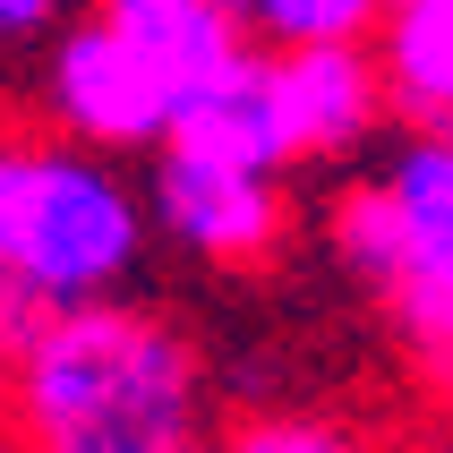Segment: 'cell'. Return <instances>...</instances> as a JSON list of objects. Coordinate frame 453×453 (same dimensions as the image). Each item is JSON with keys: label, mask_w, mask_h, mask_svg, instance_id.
Returning a JSON list of instances; mask_svg holds the SVG:
<instances>
[{"label": "cell", "mask_w": 453, "mask_h": 453, "mask_svg": "<svg viewBox=\"0 0 453 453\" xmlns=\"http://www.w3.org/2000/svg\"><path fill=\"white\" fill-rule=\"evenodd\" d=\"M223 445L231 453H377L359 428H342V419H326V411H257V419H240Z\"/></svg>", "instance_id": "cell-10"}, {"label": "cell", "mask_w": 453, "mask_h": 453, "mask_svg": "<svg viewBox=\"0 0 453 453\" xmlns=\"http://www.w3.org/2000/svg\"><path fill=\"white\" fill-rule=\"evenodd\" d=\"M0 453H18V445H0Z\"/></svg>", "instance_id": "cell-16"}, {"label": "cell", "mask_w": 453, "mask_h": 453, "mask_svg": "<svg viewBox=\"0 0 453 453\" xmlns=\"http://www.w3.org/2000/svg\"><path fill=\"white\" fill-rule=\"evenodd\" d=\"M60 18H69V0H0V51L43 43V35H51Z\"/></svg>", "instance_id": "cell-12"}, {"label": "cell", "mask_w": 453, "mask_h": 453, "mask_svg": "<svg viewBox=\"0 0 453 453\" xmlns=\"http://www.w3.org/2000/svg\"><path fill=\"white\" fill-rule=\"evenodd\" d=\"M377 60L411 128H453V0H394Z\"/></svg>", "instance_id": "cell-8"}, {"label": "cell", "mask_w": 453, "mask_h": 453, "mask_svg": "<svg viewBox=\"0 0 453 453\" xmlns=\"http://www.w3.org/2000/svg\"><path fill=\"white\" fill-rule=\"evenodd\" d=\"M43 111H51L60 137H77V146H95V154H163L172 128H180V103L163 95V77L103 26L95 9L69 18V35L51 43Z\"/></svg>", "instance_id": "cell-4"}, {"label": "cell", "mask_w": 453, "mask_h": 453, "mask_svg": "<svg viewBox=\"0 0 453 453\" xmlns=\"http://www.w3.org/2000/svg\"><path fill=\"white\" fill-rule=\"evenodd\" d=\"M394 0H249V26L265 51H317V43H377Z\"/></svg>", "instance_id": "cell-9"}, {"label": "cell", "mask_w": 453, "mask_h": 453, "mask_svg": "<svg viewBox=\"0 0 453 453\" xmlns=\"http://www.w3.org/2000/svg\"><path fill=\"white\" fill-rule=\"evenodd\" d=\"M326 240L385 300L428 377L453 385V128H411L377 180L334 197Z\"/></svg>", "instance_id": "cell-3"}, {"label": "cell", "mask_w": 453, "mask_h": 453, "mask_svg": "<svg viewBox=\"0 0 453 453\" xmlns=\"http://www.w3.org/2000/svg\"><path fill=\"white\" fill-rule=\"evenodd\" d=\"M18 453H188L205 436V359L146 300L51 308L0 377Z\"/></svg>", "instance_id": "cell-1"}, {"label": "cell", "mask_w": 453, "mask_h": 453, "mask_svg": "<svg viewBox=\"0 0 453 453\" xmlns=\"http://www.w3.org/2000/svg\"><path fill=\"white\" fill-rule=\"evenodd\" d=\"M154 231V197H137L111 154L77 137L0 128V274H18L43 308L111 300Z\"/></svg>", "instance_id": "cell-2"}, {"label": "cell", "mask_w": 453, "mask_h": 453, "mask_svg": "<svg viewBox=\"0 0 453 453\" xmlns=\"http://www.w3.org/2000/svg\"><path fill=\"white\" fill-rule=\"evenodd\" d=\"M0 428H9V411H0Z\"/></svg>", "instance_id": "cell-15"}, {"label": "cell", "mask_w": 453, "mask_h": 453, "mask_svg": "<svg viewBox=\"0 0 453 453\" xmlns=\"http://www.w3.org/2000/svg\"><path fill=\"white\" fill-rule=\"evenodd\" d=\"M188 453H231V445H205V436H197V445H188Z\"/></svg>", "instance_id": "cell-14"}, {"label": "cell", "mask_w": 453, "mask_h": 453, "mask_svg": "<svg viewBox=\"0 0 453 453\" xmlns=\"http://www.w3.org/2000/svg\"><path fill=\"white\" fill-rule=\"evenodd\" d=\"M257 95H265V137H274V163H282V172L351 154L359 137L394 111V86H385L377 43L265 51V60H257Z\"/></svg>", "instance_id": "cell-5"}, {"label": "cell", "mask_w": 453, "mask_h": 453, "mask_svg": "<svg viewBox=\"0 0 453 453\" xmlns=\"http://www.w3.org/2000/svg\"><path fill=\"white\" fill-rule=\"evenodd\" d=\"M95 18L163 77L180 120L265 51L257 26H249V0H95Z\"/></svg>", "instance_id": "cell-7"}, {"label": "cell", "mask_w": 453, "mask_h": 453, "mask_svg": "<svg viewBox=\"0 0 453 453\" xmlns=\"http://www.w3.org/2000/svg\"><path fill=\"white\" fill-rule=\"evenodd\" d=\"M419 453H453V428H445V436H428V445H419Z\"/></svg>", "instance_id": "cell-13"}, {"label": "cell", "mask_w": 453, "mask_h": 453, "mask_svg": "<svg viewBox=\"0 0 453 453\" xmlns=\"http://www.w3.org/2000/svg\"><path fill=\"white\" fill-rule=\"evenodd\" d=\"M154 231H172L197 265H265L291 231L282 205V172L231 163V154L197 146H163L154 154Z\"/></svg>", "instance_id": "cell-6"}, {"label": "cell", "mask_w": 453, "mask_h": 453, "mask_svg": "<svg viewBox=\"0 0 453 453\" xmlns=\"http://www.w3.org/2000/svg\"><path fill=\"white\" fill-rule=\"evenodd\" d=\"M51 308L35 300V291H26L18 274H0V377H9V359L26 351V342H35V326H43Z\"/></svg>", "instance_id": "cell-11"}]
</instances>
